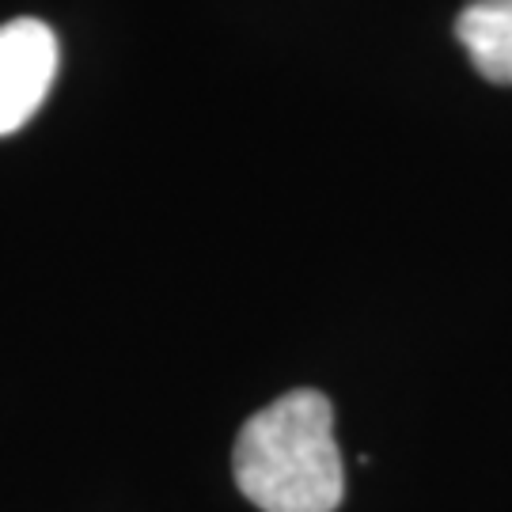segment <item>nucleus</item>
<instances>
[{
  "label": "nucleus",
  "mask_w": 512,
  "mask_h": 512,
  "mask_svg": "<svg viewBox=\"0 0 512 512\" xmlns=\"http://www.w3.org/2000/svg\"><path fill=\"white\" fill-rule=\"evenodd\" d=\"M232 471L243 497L262 512H334L346 497L334 444V406L300 387L258 410L239 429Z\"/></svg>",
  "instance_id": "nucleus-1"
},
{
  "label": "nucleus",
  "mask_w": 512,
  "mask_h": 512,
  "mask_svg": "<svg viewBox=\"0 0 512 512\" xmlns=\"http://www.w3.org/2000/svg\"><path fill=\"white\" fill-rule=\"evenodd\" d=\"M456 38L490 84H512V0H471L456 19Z\"/></svg>",
  "instance_id": "nucleus-3"
},
{
  "label": "nucleus",
  "mask_w": 512,
  "mask_h": 512,
  "mask_svg": "<svg viewBox=\"0 0 512 512\" xmlns=\"http://www.w3.org/2000/svg\"><path fill=\"white\" fill-rule=\"evenodd\" d=\"M61 50L42 19H12L0 27V137L23 129L57 80Z\"/></svg>",
  "instance_id": "nucleus-2"
}]
</instances>
